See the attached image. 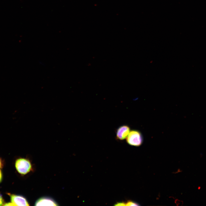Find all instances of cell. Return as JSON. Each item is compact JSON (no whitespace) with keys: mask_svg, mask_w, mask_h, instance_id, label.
Segmentation results:
<instances>
[{"mask_svg":"<svg viewBox=\"0 0 206 206\" xmlns=\"http://www.w3.org/2000/svg\"><path fill=\"white\" fill-rule=\"evenodd\" d=\"M126 141L130 145L139 146L142 142L143 138L139 131L133 130L130 131L126 137Z\"/></svg>","mask_w":206,"mask_h":206,"instance_id":"2","label":"cell"},{"mask_svg":"<svg viewBox=\"0 0 206 206\" xmlns=\"http://www.w3.org/2000/svg\"><path fill=\"white\" fill-rule=\"evenodd\" d=\"M4 204V199L2 195L0 193V206L3 205Z\"/></svg>","mask_w":206,"mask_h":206,"instance_id":"7","label":"cell"},{"mask_svg":"<svg viewBox=\"0 0 206 206\" xmlns=\"http://www.w3.org/2000/svg\"><path fill=\"white\" fill-rule=\"evenodd\" d=\"M15 166L18 173L22 175H25L33 170L32 164L27 158L18 159L15 161Z\"/></svg>","mask_w":206,"mask_h":206,"instance_id":"1","label":"cell"},{"mask_svg":"<svg viewBox=\"0 0 206 206\" xmlns=\"http://www.w3.org/2000/svg\"><path fill=\"white\" fill-rule=\"evenodd\" d=\"M201 187H200V186H199V187H198V190L200 189H201Z\"/></svg>","mask_w":206,"mask_h":206,"instance_id":"12","label":"cell"},{"mask_svg":"<svg viewBox=\"0 0 206 206\" xmlns=\"http://www.w3.org/2000/svg\"><path fill=\"white\" fill-rule=\"evenodd\" d=\"M10 197L11 203L13 206H29L27 199L20 195L7 193Z\"/></svg>","mask_w":206,"mask_h":206,"instance_id":"3","label":"cell"},{"mask_svg":"<svg viewBox=\"0 0 206 206\" xmlns=\"http://www.w3.org/2000/svg\"><path fill=\"white\" fill-rule=\"evenodd\" d=\"M3 165L2 161L0 158V169L1 168Z\"/></svg>","mask_w":206,"mask_h":206,"instance_id":"10","label":"cell"},{"mask_svg":"<svg viewBox=\"0 0 206 206\" xmlns=\"http://www.w3.org/2000/svg\"><path fill=\"white\" fill-rule=\"evenodd\" d=\"M130 130V128L128 126L123 125L120 126L116 130V139L120 140L124 139L128 135Z\"/></svg>","mask_w":206,"mask_h":206,"instance_id":"5","label":"cell"},{"mask_svg":"<svg viewBox=\"0 0 206 206\" xmlns=\"http://www.w3.org/2000/svg\"><path fill=\"white\" fill-rule=\"evenodd\" d=\"M126 206H138L139 205L137 203L131 201H128L126 203Z\"/></svg>","mask_w":206,"mask_h":206,"instance_id":"6","label":"cell"},{"mask_svg":"<svg viewBox=\"0 0 206 206\" xmlns=\"http://www.w3.org/2000/svg\"><path fill=\"white\" fill-rule=\"evenodd\" d=\"M35 206H57L58 203L52 198L44 197L38 199L35 203Z\"/></svg>","mask_w":206,"mask_h":206,"instance_id":"4","label":"cell"},{"mask_svg":"<svg viewBox=\"0 0 206 206\" xmlns=\"http://www.w3.org/2000/svg\"><path fill=\"white\" fill-rule=\"evenodd\" d=\"M3 205L5 206H13L12 203H5Z\"/></svg>","mask_w":206,"mask_h":206,"instance_id":"9","label":"cell"},{"mask_svg":"<svg viewBox=\"0 0 206 206\" xmlns=\"http://www.w3.org/2000/svg\"><path fill=\"white\" fill-rule=\"evenodd\" d=\"M2 179V174L1 170H0V183Z\"/></svg>","mask_w":206,"mask_h":206,"instance_id":"11","label":"cell"},{"mask_svg":"<svg viewBox=\"0 0 206 206\" xmlns=\"http://www.w3.org/2000/svg\"><path fill=\"white\" fill-rule=\"evenodd\" d=\"M115 206H125L126 205V203L122 202H118L116 203L114 205Z\"/></svg>","mask_w":206,"mask_h":206,"instance_id":"8","label":"cell"}]
</instances>
